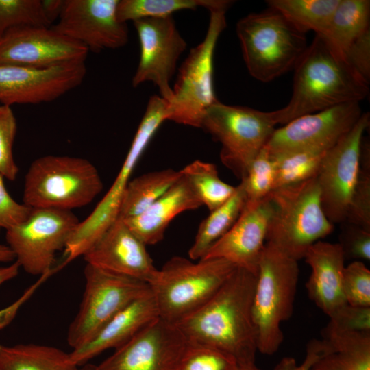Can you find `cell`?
<instances>
[{
    "mask_svg": "<svg viewBox=\"0 0 370 370\" xmlns=\"http://www.w3.org/2000/svg\"><path fill=\"white\" fill-rule=\"evenodd\" d=\"M41 5L46 18L51 25L58 20L63 10L64 0H42Z\"/></svg>",
    "mask_w": 370,
    "mask_h": 370,
    "instance_id": "obj_46",
    "label": "cell"
},
{
    "mask_svg": "<svg viewBox=\"0 0 370 370\" xmlns=\"http://www.w3.org/2000/svg\"><path fill=\"white\" fill-rule=\"evenodd\" d=\"M79 223L71 211L32 208L23 222L5 230V238L21 268L43 275L56 271V254L64 249Z\"/></svg>",
    "mask_w": 370,
    "mask_h": 370,
    "instance_id": "obj_12",
    "label": "cell"
},
{
    "mask_svg": "<svg viewBox=\"0 0 370 370\" xmlns=\"http://www.w3.org/2000/svg\"><path fill=\"white\" fill-rule=\"evenodd\" d=\"M0 370H79L69 354L49 345H0Z\"/></svg>",
    "mask_w": 370,
    "mask_h": 370,
    "instance_id": "obj_28",
    "label": "cell"
},
{
    "mask_svg": "<svg viewBox=\"0 0 370 370\" xmlns=\"http://www.w3.org/2000/svg\"><path fill=\"white\" fill-rule=\"evenodd\" d=\"M201 206L189 182L182 175L143 213L122 219L147 246L153 245L162 241L167 227L176 216L185 211L197 209Z\"/></svg>",
    "mask_w": 370,
    "mask_h": 370,
    "instance_id": "obj_24",
    "label": "cell"
},
{
    "mask_svg": "<svg viewBox=\"0 0 370 370\" xmlns=\"http://www.w3.org/2000/svg\"><path fill=\"white\" fill-rule=\"evenodd\" d=\"M274 206L266 243L289 257L304 258L308 249L332 233L334 225L321 208L316 177L274 189Z\"/></svg>",
    "mask_w": 370,
    "mask_h": 370,
    "instance_id": "obj_7",
    "label": "cell"
},
{
    "mask_svg": "<svg viewBox=\"0 0 370 370\" xmlns=\"http://www.w3.org/2000/svg\"><path fill=\"white\" fill-rule=\"evenodd\" d=\"M362 139L357 180L345 221L370 232V149Z\"/></svg>",
    "mask_w": 370,
    "mask_h": 370,
    "instance_id": "obj_34",
    "label": "cell"
},
{
    "mask_svg": "<svg viewBox=\"0 0 370 370\" xmlns=\"http://www.w3.org/2000/svg\"><path fill=\"white\" fill-rule=\"evenodd\" d=\"M321 356L319 340L312 339L306 345L305 358L301 364H298L294 358L286 356L278 362L273 370H310Z\"/></svg>",
    "mask_w": 370,
    "mask_h": 370,
    "instance_id": "obj_44",
    "label": "cell"
},
{
    "mask_svg": "<svg viewBox=\"0 0 370 370\" xmlns=\"http://www.w3.org/2000/svg\"><path fill=\"white\" fill-rule=\"evenodd\" d=\"M275 125L271 112L219 101L205 112L201 128L221 143L222 163L241 180L270 138Z\"/></svg>",
    "mask_w": 370,
    "mask_h": 370,
    "instance_id": "obj_10",
    "label": "cell"
},
{
    "mask_svg": "<svg viewBox=\"0 0 370 370\" xmlns=\"http://www.w3.org/2000/svg\"><path fill=\"white\" fill-rule=\"evenodd\" d=\"M20 268L16 261L7 267H0V285L17 276Z\"/></svg>",
    "mask_w": 370,
    "mask_h": 370,
    "instance_id": "obj_47",
    "label": "cell"
},
{
    "mask_svg": "<svg viewBox=\"0 0 370 370\" xmlns=\"http://www.w3.org/2000/svg\"><path fill=\"white\" fill-rule=\"evenodd\" d=\"M246 202L242 182L236 186L232 196L223 205L210 212L199 224L194 242L188 250L193 260L201 259L208 249L224 236L238 220Z\"/></svg>",
    "mask_w": 370,
    "mask_h": 370,
    "instance_id": "obj_29",
    "label": "cell"
},
{
    "mask_svg": "<svg viewBox=\"0 0 370 370\" xmlns=\"http://www.w3.org/2000/svg\"><path fill=\"white\" fill-rule=\"evenodd\" d=\"M340 0H269V8L284 16L300 32L314 31L322 36L327 30Z\"/></svg>",
    "mask_w": 370,
    "mask_h": 370,
    "instance_id": "obj_30",
    "label": "cell"
},
{
    "mask_svg": "<svg viewBox=\"0 0 370 370\" xmlns=\"http://www.w3.org/2000/svg\"><path fill=\"white\" fill-rule=\"evenodd\" d=\"M236 32L248 72L262 82L294 69L308 47L306 34L271 8L242 18Z\"/></svg>",
    "mask_w": 370,
    "mask_h": 370,
    "instance_id": "obj_6",
    "label": "cell"
},
{
    "mask_svg": "<svg viewBox=\"0 0 370 370\" xmlns=\"http://www.w3.org/2000/svg\"><path fill=\"white\" fill-rule=\"evenodd\" d=\"M275 161L264 147L241 180L246 196L245 206H253L268 197L275 188Z\"/></svg>",
    "mask_w": 370,
    "mask_h": 370,
    "instance_id": "obj_35",
    "label": "cell"
},
{
    "mask_svg": "<svg viewBox=\"0 0 370 370\" xmlns=\"http://www.w3.org/2000/svg\"><path fill=\"white\" fill-rule=\"evenodd\" d=\"M188 344L178 327L156 318L96 365L97 370H175Z\"/></svg>",
    "mask_w": 370,
    "mask_h": 370,
    "instance_id": "obj_16",
    "label": "cell"
},
{
    "mask_svg": "<svg viewBox=\"0 0 370 370\" xmlns=\"http://www.w3.org/2000/svg\"><path fill=\"white\" fill-rule=\"evenodd\" d=\"M298 261L266 243L258 267L253 319L260 353L271 356L284 341L281 325L291 318L299 279Z\"/></svg>",
    "mask_w": 370,
    "mask_h": 370,
    "instance_id": "obj_5",
    "label": "cell"
},
{
    "mask_svg": "<svg viewBox=\"0 0 370 370\" xmlns=\"http://www.w3.org/2000/svg\"><path fill=\"white\" fill-rule=\"evenodd\" d=\"M29 26H51L40 0H0V39L12 29Z\"/></svg>",
    "mask_w": 370,
    "mask_h": 370,
    "instance_id": "obj_36",
    "label": "cell"
},
{
    "mask_svg": "<svg viewBox=\"0 0 370 370\" xmlns=\"http://www.w3.org/2000/svg\"><path fill=\"white\" fill-rule=\"evenodd\" d=\"M15 260L12 251L8 245L0 244V262H9Z\"/></svg>",
    "mask_w": 370,
    "mask_h": 370,
    "instance_id": "obj_48",
    "label": "cell"
},
{
    "mask_svg": "<svg viewBox=\"0 0 370 370\" xmlns=\"http://www.w3.org/2000/svg\"><path fill=\"white\" fill-rule=\"evenodd\" d=\"M369 121V113H362L354 126L327 151L317 171L321 208L333 225L346 219Z\"/></svg>",
    "mask_w": 370,
    "mask_h": 370,
    "instance_id": "obj_13",
    "label": "cell"
},
{
    "mask_svg": "<svg viewBox=\"0 0 370 370\" xmlns=\"http://www.w3.org/2000/svg\"><path fill=\"white\" fill-rule=\"evenodd\" d=\"M195 193L210 212L226 202L234 194L236 186L221 180L215 164L195 160L181 169Z\"/></svg>",
    "mask_w": 370,
    "mask_h": 370,
    "instance_id": "obj_32",
    "label": "cell"
},
{
    "mask_svg": "<svg viewBox=\"0 0 370 370\" xmlns=\"http://www.w3.org/2000/svg\"><path fill=\"white\" fill-rule=\"evenodd\" d=\"M236 268L221 258H171L149 284L159 317L177 323L206 303Z\"/></svg>",
    "mask_w": 370,
    "mask_h": 370,
    "instance_id": "obj_3",
    "label": "cell"
},
{
    "mask_svg": "<svg viewBox=\"0 0 370 370\" xmlns=\"http://www.w3.org/2000/svg\"><path fill=\"white\" fill-rule=\"evenodd\" d=\"M256 275L237 267L202 306L175 325L189 342L232 356L239 366L255 364L257 335L252 306Z\"/></svg>",
    "mask_w": 370,
    "mask_h": 370,
    "instance_id": "obj_1",
    "label": "cell"
},
{
    "mask_svg": "<svg viewBox=\"0 0 370 370\" xmlns=\"http://www.w3.org/2000/svg\"><path fill=\"white\" fill-rule=\"evenodd\" d=\"M346 222V221H344ZM339 234V243L346 259L370 260V232L346 222Z\"/></svg>",
    "mask_w": 370,
    "mask_h": 370,
    "instance_id": "obj_41",
    "label": "cell"
},
{
    "mask_svg": "<svg viewBox=\"0 0 370 370\" xmlns=\"http://www.w3.org/2000/svg\"><path fill=\"white\" fill-rule=\"evenodd\" d=\"M311 273L306 283L310 299L328 317L347 304L343 292L345 258L338 243L319 241L304 257Z\"/></svg>",
    "mask_w": 370,
    "mask_h": 370,
    "instance_id": "obj_23",
    "label": "cell"
},
{
    "mask_svg": "<svg viewBox=\"0 0 370 370\" xmlns=\"http://www.w3.org/2000/svg\"><path fill=\"white\" fill-rule=\"evenodd\" d=\"M146 246L118 217L82 256L86 264L149 284L158 269Z\"/></svg>",
    "mask_w": 370,
    "mask_h": 370,
    "instance_id": "obj_20",
    "label": "cell"
},
{
    "mask_svg": "<svg viewBox=\"0 0 370 370\" xmlns=\"http://www.w3.org/2000/svg\"><path fill=\"white\" fill-rule=\"evenodd\" d=\"M320 341L322 356L310 370H370V332H343Z\"/></svg>",
    "mask_w": 370,
    "mask_h": 370,
    "instance_id": "obj_25",
    "label": "cell"
},
{
    "mask_svg": "<svg viewBox=\"0 0 370 370\" xmlns=\"http://www.w3.org/2000/svg\"><path fill=\"white\" fill-rule=\"evenodd\" d=\"M119 1L64 0L58 23L51 27L95 53L123 47L128 28L117 18Z\"/></svg>",
    "mask_w": 370,
    "mask_h": 370,
    "instance_id": "obj_17",
    "label": "cell"
},
{
    "mask_svg": "<svg viewBox=\"0 0 370 370\" xmlns=\"http://www.w3.org/2000/svg\"><path fill=\"white\" fill-rule=\"evenodd\" d=\"M327 151L299 150L271 156L276 167L274 189L316 177Z\"/></svg>",
    "mask_w": 370,
    "mask_h": 370,
    "instance_id": "obj_33",
    "label": "cell"
},
{
    "mask_svg": "<svg viewBox=\"0 0 370 370\" xmlns=\"http://www.w3.org/2000/svg\"><path fill=\"white\" fill-rule=\"evenodd\" d=\"M89 51L51 27H21L0 39V64L49 68L85 62Z\"/></svg>",
    "mask_w": 370,
    "mask_h": 370,
    "instance_id": "obj_19",
    "label": "cell"
},
{
    "mask_svg": "<svg viewBox=\"0 0 370 370\" xmlns=\"http://www.w3.org/2000/svg\"><path fill=\"white\" fill-rule=\"evenodd\" d=\"M86 75L85 62L49 68L0 64V103L11 106L51 102L79 86Z\"/></svg>",
    "mask_w": 370,
    "mask_h": 370,
    "instance_id": "obj_18",
    "label": "cell"
},
{
    "mask_svg": "<svg viewBox=\"0 0 370 370\" xmlns=\"http://www.w3.org/2000/svg\"><path fill=\"white\" fill-rule=\"evenodd\" d=\"M168 102L158 95L151 96L121 168L108 193L90 214L79 221L64 249L62 268L79 256L116 219L121 199L131 175L151 139L167 121Z\"/></svg>",
    "mask_w": 370,
    "mask_h": 370,
    "instance_id": "obj_8",
    "label": "cell"
},
{
    "mask_svg": "<svg viewBox=\"0 0 370 370\" xmlns=\"http://www.w3.org/2000/svg\"><path fill=\"white\" fill-rule=\"evenodd\" d=\"M358 102L346 103L301 116L275 129L264 146L271 156L299 150L327 151L356 123Z\"/></svg>",
    "mask_w": 370,
    "mask_h": 370,
    "instance_id": "obj_15",
    "label": "cell"
},
{
    "mask_svg": "<svg viewBox=\"0 0 370 370\" xmlns=\"http://www.w3.org/2000/svg\"><path fill=\"white\" fill-rule=\"evenodd\" d=\"M16 121L10 106L0 105V175L13 181L18 168L13 156Z\"/></svg>",
    "mask_w": 370,
    "mask_h": 370,
    "instance_id": "obj_39",
    "label": "cell"
},
{
    "mask_svg": "<svg viewBox=\"0 0 370 370\" xmlns=\"http://www.w3.org/2000/svg\"><path fill=\"white\" fill-rule=\"evenodd\" d=\"M50 275V273L41 275V278L36 284L32 286V287L29 288L18 300L0 310V330L5 327L12 321L20 306L29 297V296H31L40 284Z\"/></svg>",
    "mask_w": 370,
    "mask_h": 370,
    "instance_id": "obj_45",
    "label": "cell"
},
{
    "mask_svg": "<svg viewBox=\"0 0 370 370\" xmlns=\"http://www.w3.org/2000/svg\"><path fill=\"white\" fill-rule=\"evenodd\" d=\"M273 210L270 195L253 206H245L234 225L201 259H224L256 275Z\"/></svg>",
    "mask_w": 370,
    "mask_h": 370,
    "instance_id": "obj_21",
    "label": "cell"
},
{
    "mask_svg": "<svg viewBox=\"0 0 370 370\" xmlns=\"http://www.w3.org/2000/svg\"><path fill=\"white\" fill-rule=\"evenodd\" d=\"M343 292L347 304L370 307V270L362 261L355 260L345 266Z\"/></svg>",
    "mask_w": 370,
    "mask_h": 370,
    "instance_id": "obj_38",
    "label": "cell"
},
{
    "mask_svg": "<svg viewBox=\"0 0 370 370\" xmlns=\"http://www.w3.org/2000/svg\"><path fill=\"white\" fill-rule=\"evenodd\" d=\"M159 317L151 292L133 301L104 324L88 341L69 353L72 362L82 366L104 351L125 344Z\"/></svg>",
    "mask_w": 370,
    "mask_h": 370,
    "instance_id": "obj_22",
    "label": "cell"
},
{
    "mask_svg": "<svg viewBox=\"0 0 370 370\" xmlns=\"http://www.w3.org/2000/svg\"><path fill=\"white\" fill-rule=\"evenodd\" d=\"M293 93L287 105L271 112L277 124L334 106L360 102L369 83L317 35L294 68Z\"/></svg>",
    "mask_w": 370,
    "mask_h": 370,
    "instance_id": "obj_2",
    "label": "cell"
},
{
    "mask_svg": "<svg viewBox=\"0 0 370 370\" xmlns=\"http://www.w3.org/2000/svg\"><path fill=\"white\" fill-rule=\"evenodd\" d=\"M224 10L210 11L204 39L192 48L179 69L168 118L176 123L201 128L206 110L218 102L214 88V54L220 34L226 27Z\"/></svg>",
    "mask_w": 370,
    "mask_h": 370,
    "instance_id": "obj_9",
    "label": "cell"
},
{
    "mask_svg": "<svg viewBox=\"0 0 370 370\" xmlns=\"http://www.w3.org/2000/svg\"><path fill=\"white\" fill-rule=\"evenodd\" d=\"M79 310L69 326L67 343L75 349L136 299L151 293L149 284L86 264Z\"/></svg>",
    "mask_w": 370,
    "mask_h": 370,
    "instance_id": "obj_11",
    "label": "cell"
},
{
    "mask_svg": "<svg viewBox=\"0 0 370 370\" xmlns=\"http://www.w3.org/2000/svg\"><path fill=\"white\" fill-rule=\"evenodd\" d=\"M234 1L230 0H119L116 16L121 23L144 18H162L173 16L177 11L196 10L204 7L208 10L227 11Z\"/></svg>",
    "mask_w": 370,
    "mask_h": 370,
    "instance_id": "obj_31",
    "label": "cell"
},
{
    "mask_svg": "<svg viewBox=\"0 0 370 370\" xmlns=\"http://www.w3.org/2000/svg\"><path fill=\"white\" fill-rule=\"evenodd\" d=\"M369 0H340L327 30L319 36L344 59L350 45L369 29Z\"/></svg>",
    "mask_w": 370,
    "mask_h": 370,
    "instance_id": "obj_26",
    "label": "cell"
},
{
    "mask_svg": "<svg viewBox=\"0 0 370 370\" xmlns=\"http://www.w3.org/2000/svg\"><path fill=\"white\" fill-rule=\"evenodd\" d=\"M344 60L367 83L370 79V29L356 38L346 51Z\"/></svg>",
    "mask_w": 370,
    "mask_h": 370,
    "instance_id": "obj_42",
    "label": "cell"
},
{
    "mask_svg": "<svg viewBox=\"0 0 370 370\" xmlns=\"http://www.w3.org/2000/svg\"><path fill=\"white\" fill-rule=\"evenodd\" d=\"M182 175L181 170L166 169L144 173L128 182L118 217H136L161 197Z\"/></svg>",
    "mask_w": 370,
    "mask_h": 370,
    "instance_id": "obj_27",
    "label": "cell"
},
{
    "mask_svg": "<svg viewBox=\"0 0 370 370\" xmlns=\"http://www.w3.org/2000/svg\"><path fill=\"white\" fill-rule=\"evenodd\" d=\"M328 317L330 321L322 330V336L343 332H370V307L345 304Z\"/></svg>",
    "mask_w": 370,
    "mask_h": 370,
    "instance_id": "obj_40",
    "label": "cell"
},
{
    "mask_svg": "<svg viewBox=\"0 0 370 370\" xmlns=\"http://www.w3.org/2000/svg\"><path fill=\"white\" fill-rule=\"evenodd\" d=\"M103 188L98 170L87 159L47 155L31 163L23 203L31 208L71 211L91 203Z\"/></svg>",
    "mask_w": 370,
    "mask_h": 370,
    "instance_id": "obj_4",
    "label": "cell"
},
{
    "mask_svg": "<svg viewBox=\"0 0 370 370\" xmlns=\"http://www.w3.org/2000/svg\"><path fill=\"white\" fill-rule=\"evenodd\" d=\"M238 370H262L258 368L256 364L247 365V366H240Z\"/></svg>",
    "mask_w": 370,
    "mask_h": 370,
    "instance_id": "obj_49",
    "label": "cell"
},
{
    "mask_svg": "<svg viewBox=\"0 0 370 370\" xmlns=\"http://www.w3.org/2000/svg\"><path fill=\"white\" fill-rule=\"evenodd\" d=\"M23 203L15 201L7 191L0 175V230H5L23 222L32 211Z\"/></svg>",
    "mask_w": 370,
    "mask_h": 370,
    "instance_id": "obj_43",
    "label": "cell"
},
{
    "mask_svg": "<svg viewBox=\"0 0 370 370\" xmlns=\"http://www.w3.org/2000/svg\"><path fill=\"white\" fill-rule=\"evenodd\" d=\"M139 39L140 55L132 84L137 87L151 82L160 97L169 102L173 97L170 82L177 61L187 44L180 34L173 16L144 18L133 21Z\"/></svg>",
    "mask_w": 370,
    "mask_h": 370,
    "instance_id": "obj_14",
    "label": "cell"
},
{
    "mask_svg": "<svg viewBox=\"0 0 370 370\" xmlns=\"http://www.w3.org/2000/svg\"><path fill=\"white\" fill-rule=\"evenodd\" d=\"M239 367L230 355L208 345L188 341L175 370H238Z\"/></svg>",
    "mask_w": 370,
    "mask_h": 370,
    "instance_id": "obj_37",
    "label": "cell"
},
{
    "mask_svg": "<svg viewBox=\"0 0 370 370\" xmlns=\"http://www.w3.org/2000/svg\"><path fill=\"white\" fill-rule=\"evenodd\" d=\"M79 370H97V369L96 365L86 363L82 367H79Z\"/></svg>",
    "mask_w": 370,
    "mask_h": 370,
    "instance_id": "obj_50",
    "label": "cell"
}]
</instances>
